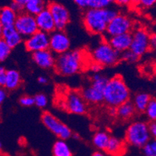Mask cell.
<instances>
[{"label": "cell", "mask_w": 156, "mask_h": 156, "mask_svg": "<svg viewBox=\"0 0 156 156\" xmlns=\"http://www.w3.org/2000/svg\"><path fill=\"white\" fill-rule=\"evenodd\" d=\"M118 13L112 6L106 9L87 8L83 15V26L91 34L104 35L109 22Z\"/></svg>", "instance_id": "cell-1"}, {"label": "cell", "mask_w": 156, "mask_h": 156, "mask_svg": "<svg viewBox=\"0 0 156 156\" xmlns=\"http://www.w3.org/2000/svg\"><path fill=\"white\" fill-rule=\"evenodd\" d=\"M86 65V55L80 49L69 50L57 55L55 70L62 76H72L83 70Z\"/></svg>", "instance_id": "cell-2"}, {"label": "cell", "mask_w": 156, "mask_h": 156, "mask_svg": "<svg viewBox=\"0 0 156 156\" xmlns=\"http://www.w3.org/2000/svg\"><path fill=\"white\" fill-rule=\"evenodd\" d=\"M130 91L125 81L120 75L107 79L103 92V102L109 107H117L129 101Z\"/></svg>", "instance_id": "cell-3"}, {"label": "cell", "mask_w": 156, "mask_h": 156, "mask_svg": "<svg viewBox=\"0 0 156 156\" xmlns=\"http://www.w3.org/2000/svg\"><path fill=\"white\" fill-rule=\"evenodd\" d=\"M151 139L148 124L144 120H135L130 123L125 133V141L136 147H142Z\"/></svg>", "instance_id": "cell-4"}, {"label": "cell", "mask_w": 156, "mask_h": 156, "mask_svg": "<svg viewBox=\"0 0 156 156\" xmlns=\"http://www.w3.org/2000/svg\"><path fill=\"white\" fill-rule=\"evenodd\" d=\"M107 79V78L100 73L93 74L90 85L85 87L81 92L86 103L93 105L103 103V92Z\"/></svg>", "instance_id": "cell-5"}, {"label": "cell", "mask_w": 156, "mask_h": 156, "mask_svg": "<svg viewBox=\"0 0 156 156\" xmlns=\"http://www.w3.org/2000/svg\"><path fill=\"white\" fill-rule=\"evenodd\" d=\"M91 58L93 62L100 64L103 67H111L120 62V54L106 41H103L92 50Z\"/></svg>", "instance_id": "cell-6"}, {"label": "cell", "mask_w": 156, "mask_h": 156, "mask_svg": "<svg viewBox=\"0 0 156 156\" xmlns=\"http://www.w3.org/2000/svg\"><path fill=\"white\" fill-rule=\"evenodd\" d=\"M41 119L44 127L61 140L66 141L72 137L73 133L70 127L50 112H44Z\"/></svg>", "instance_id": "cell-7"}, {"label": "cell", "mask_w": 156, "mask_h": 156, "mask_svg": "<svg viewBox=\"0 0 156 156\" xmlns=\"http://www.w3.org/2000/svg\"><path fill=\"white\" fill-rule=\"evenodd\" d=\"M132 29V20L126 14L119 12L112 20L109 22L105 34L109 37L127 33H131Z\"/></svg>", "instance_id": "cell-8"}, {"label": "cell", "mask_w": 156, "mask_h": 156, "mask_svg": "<svg viewBox=\"0 0 156 156\" xmlns=\"http://www.w3.org/2000/svg\"><path fill=\"white\" fill-rule=\"evenodd\" d=\"M62 104L64 109L72 114L83 115L88 110L87 103L78 91H69L65 95Z\"/></svg>", "instance_id": "cell-9"}, {"label": "cell", "mask_w": 156, "mask_h": 156, "mask_svg": "<svg viewBox=\"0 0 156 156\" xmlns=\"http://www.w3.org/2000/svg\"><path fill=\"white\" fill-rule=\"evenodd\" d=\"M150 35L145 29L138 28L131 33L132 40L130 49L139 58L147 53L150 48Z\"/></svg>", "instance_id": "cell-10"}, {"label": "cell", "mask_w": 156, "mask_h": 156, "mask_svg": "<svg viewBox=\"0 0 156 156\" xmlns=\"http://www.w3.org/2000/svg\"><path fill=\"white\" fill-rule=\"evenodd\" d=\"M47 9L51 14L55 29L65 30L70 22V13L67 8L59 2H51L47 4Z\"/></svg>", "instance_id": "cell-11"}, {"label": "cell", "mask_w": 156, "mask_h": 156, "mask_svg": "<svg viewBox=\"0 0 156 156\" xmlns=\"http://www.w3.org/2000/svg\"><path fill=\"white\" fill-rule=\"evenodd\" d=\"M14 27L23 38L28 37L38 30L34 16L24 11L18 13Z\"/></svg>", "instance_id": "cell-12"}, {"label": "cell", "mask_w": 156, "mask_h": 156, "mask_svg": "<svg viewBox=\"0 0 156 156\" xmlns=\"http://www.w3.org/2000/svg\"><path fill=\"white\" fill-rule=\"evenodd\" d=\"M71 40L65 30L55 31L49 34V50L55 55H59L70 50Z\"/></svg>", "instance_id": "cell-13"}, {"label": "cell", "mask_w": 156, "mask_h": 156, "mask_svg": "<svg viewBox=\"0 0 156 156\" xmlns=\"http://www.w3.org/2000/svg\"><path fill=\"white\" fill-rule=\"evenodd\" d=\"M24 46L29 52L49 49V34L43 31L37 30L24 40Z\"/></svg>", "instance_id": "cell-14"}, {"label": "cell", "mask_w": 156, "mask_h": 156, "mask_svg": "<svg viewBox=\"0 0 156 156\" xmlns=\"http://www.w3.org/2000/svg\"><path fill=\"white\" fill-rule=\"evenodd\" d=\"M32 60L38 67L42 69H54L56 56L49 49L32 53Z\"/></svg>", "instance_id": "cell-15"}, {"label": "cell", "mask_w": 156, "mask_h": 156, "mask_svg": "<svg viewBox=\"0 0 156 156\" xmlns=\"http://www.w3.org/2000/svg\"><path fill=\"white\" fill-rule=\"evenodd\" d=\"M131 40H132L131 33H127L123 34L109 37L106 38V41L110 44V46L114 50L121 54L130 49Z\"/></svg>", "instance_id": "cell-16"}, {"label": "cell", "mask_w": 156, "mask_h": 156, "mask_svg": "<svg viewBox=\"0 0 156 156\" xmlns=\"http://www.w3.org/2000/svg\"><path fill=\"white\" fill-rule=\"evenodd\" d=\"M35 20L38 30L43 31L50 34L56 30L51 14L47 8L35 16Z\"/></svg>", "instance_id": "cell-17"}, {"label": "cell", "mask_w": 156, "mask_h": 156, "mask_svg": "<svg viewBox=\"0 0 156 156\" xmlns=\"http://www.w3.org/2000/svg\"><path fill=\"white\" fill-rule=\"evenodd\" d=\"M1 38L9 45L11 49L17 48L23 41V37L17 32L14 27L3 28Z\"/></svg>", "instance_id": "cell-18"}, {"label": "cell", "mask_w": 156, "mask_h": 156, "mask_svg": "<svg viewBox=\"0 0 156 156\" xmlns=\"http://www.w3.org/2000/svg\"><path fill=\"white\" fill-rule=\"evenodd\" d=\"M105 151L111 156H122L126 151L124 141L117 137H110Z\"/></svg>", "instance_id": "cell-19"}, {"label": "cell", "mask_w": 156, "mask_h": 156, "mask_svg": "<svg viewBox=\"0 0 156 156\" xmlns=\"http://www.w3.org/2000/svg\"><path fill=\"white\" fill-rule=\"evenodd\" d=\"M22 83V78L20 74L17 70L15 69H9L6 72V77H5V83L3 87L6 90L12 91L20 86Z\"/></svg>", "instance_id": "cell-20"}, {"label": "cell", "mask_w": 156, "mask_h": 156, "mask_svg": "<svg viewBox=\"0 0 156 156\" xmlns=\"http://www.w3.org/2000/svg\"><path fill=\"white\" fill-rule=\"evenodd\" d=\"M135 113V108L132 102L130 100L116 107V117L122 120H129L132 119Z\"/></svg>", "instance_id": "cell-21"}, {"label": "cell", "mask_w": 156, "mask_h": 156, "mask_svg": "<svg viewBox=\"0 0 156 156\" xmlns=\"http://www.w3.org/2000/svg\"><path fill=\"white\" fill-rule=\"evenodd\" d=\"M18 13L12 10L9 6L1 7L0 9V22L2 27H14V23L17 17Z\"/></svg>", "instance_id": "cell-22"}, {"label": "cell", "mask_w": 156, "mask_h": 156, "mask_svg": "<svg viewBox=\"0 0 156 156\" xmlns=\"http://www.w3.org/2000/svg\"><path fill=\"white\" fill-rule=\"evenodd\" d=\"M151 99H152V97L151 96V95L147 93H144V92L136 94L134 96L132 103L134 108H135L136 112L144 113V110H145L147 104L149 103Z\"/></svg>", "instance_id": "cell-23"}, {"label": "cell", "mask_w": 156, "mask_h": 156, "mask_svg": "<svg viewBox=\"0 0 156 156\" xmlns=\"http://www.w3.org/2000/svg\"><path fill=\"white\" fill-rule=\"evenodd\" d=\"M110 134L106 131H97L93 137V144L100 151H105L110 140Z\"/></svg>", "instance_id": "cell-24"}, {"label": "cell", "mask_w": 156, "mask_h": 156, "mask_svg": "<svg viewBox=\"0 0 156 156\" xmlns=\"http://www.w3.org/2000/svg\"><path fill=\"white\" fill-rule=\"evenodd\" d=\"M52 153L54 156H73L69 144L61 139L55 142L52 147Z\"/></svg>", "instance_id": "cell-25"}, {"label": "cell", "mask_w": 156, "mask_h": 156, "mask_svg": "<svg viewBox=\"0 0 156 156\" xmlns=\"http://www.w3.org/2000/svg\"><path fill=\"white\" fill-rule=\"evenodd\" d=\"M45 8H47V4L44 0H29L24 6L23 11L35 16Z\"/></svg>", "instance_id": "cell-26"}, {"label": "cell", "mask_w": 156, "mask_h": 156, "mask_svg": "<svg viewBox=\"0 0 156 156\" xmlns=\"http://www.w3.org/2000/svg\"><path fill=\"white\" fill-rule=\"evenodd\" d=\"M113 3V0H89V7L93 9H106Z\"/></svg>", "instance_id": "cell-27"}, {"label": "cell", "mask_w": 156, "mask_h": 156, "mask_svg": "<svg viewBox=\"0 0 156 156\" xmlns=\"http://www.w3.org/2000/svg\"><path fill=\"white\" fill-rule=\"evenodd\" d=\"M147 119L150 121H155L156 120V101L154 99H151L149 103L147 104L145 110H144Z\"/></svg>", "instance_id": "cell-28"}, {"label": "cell", "mask_w": 156, "mask_h": 156, "mask_svg": "<svg viewBox=\"0 0 156 156\" xmlns=\"http://www.w3.org/2000/svg\"><path fill=\"white\" fill-rule=\"evenodd\" d=\"M143 153L145 156H156L155 139L151 138L142 147Z\"/></svg>", "instance_id": "cell-29"}, {"label": "cell", "mask_w": 156, "mask_h": 156, "mask_svg": "<svg viewBox=\"0 0 156 156\" xmlns=\"http://www.w3.org/2000/svg\"><path fill=\"white\" fill-rule=\"evenodd\" d=\"M11 49L2 38H0V62H3L6 60L11 54Z\"/></svg>", "instance_id": "cell-30"}, {"label": "cell", "mask_w": 156, "mask_h": 156, "mask_svg": "<svg viewBox=\"0 0 156 156\" xmlns=\"http://www.w3.org/2000/svg\"><path fill=\"white\" fill-rule=\"evenodd\" d=\"M34 105L38 108L44 109L48 105V98L44 93H38L34 96Z\"/></svg>", "instance_id": "cell-31"}, {"label": "cell", "mask_w": 156, "mask_h": 156, "mask_svg": "<svg viewBox=\"0 0 156 156\" xmlns=\"http://www.w3.org/2000/svg\"><path fill=\"white\" fill-rule=\"evenodd\" d=\"M138 56L133 53L130 50H127L126 51L120 54V60H123L124 62H127L128 63H134L139 60Z\"/></svg>", "instance_id": "cell-32"}, {"label": "cell", "mask_w": 156, "mask_h": 156, "mask_svg": "<svg viewBox=\"0 0 156 156\" xmlns=\"http://www.w3.org/2000/svg\"><path fill=\"white\" fill-rule=\"evenodd\" d=\"M156 3V0H134L133 4L138 5L142 9H150L152 8ZM132 4V5H133Z\"/></svg>", "instance_id": "cell-33"}, {"label": "cell", "mask_w": 156, "mask_h": 156, "mask_svg": "<svg viewBox=\"0 0 156 156\" xmlns=\"http://www.w3.org/2000/svg\"><path fill=\"white\" fill-rule=\"evenodd\" d=\"M19 103L21 106H25V107H30L34 105V96H23L20 98Z\"/></svg>", "instance_id": "cell-34"}, {"label": "cell", "mask_w": 156, "mask_h": 156, "mask_svg": "<svg viewBox=\"0 0 156 156\" xmlns=\"http://www.w3.org/2000/svg\"><path fill=\"white\" fill-rule=\"evenodd\" d=\"M89 70H90V72H92L93 74H95V73H100V72H102V70H103V67L100 65V64L97 63V62H93V61L91 63L89 64Z\"/></svg>", "instance_id": "cell-35"}, {"label": "cell", "mask_w": 156, "mask_h": 156, "mask_svg": "<svg viewBox=\"0 0 156 156\" xmlns=\"http://www.w3.org/2000/svg\"><path fill=\"white\" fill-rule=\"evenodd\" d=\"M133 1L134 0H113V3L119 5V6L126 7L132 5Z\"/></svg>", "instance_id": "cell-36"}, {"label": "cell", "mask_w": 156, "mask_h": 156, "mask_svg": "<svg viewBox=\"0 0 156 156\" xmlns=\"http://www.w3.org/2000/svg\"><path fill=\"white\" fill-rule=\"evenodd\" d=\"M148 130L151 134V137H156V122L155 121H150L148 123Z\"/></svg>", "instance_id": "cell-37"}, {"label": "cell", "mask_w": 156, "mask_h": 156, "mask_svg": "<svg viewBox=\"0 0 156 156\" xmlns=\"http://www.w3.org/2000/svg\"><path fill=\"white\" fill-rule=\"evenodd\" d=\"M7 70L2 66H0V86H3L6 77Z\"/></svg>", "instance_id": "cell-38"}, {"label": "cell", "mask_w": 156, "mask_h": 156, "mask_svg": "<svg viewBox=\"0 0 156 156\" xmlns=\"http://www.w3.org/2000/svg\"><path fill=\"white\" fill-rule=\"evenodd\" d=\"M74 2L81 9H87L89 7V0H73Z\"/></svg>", "instance_id": "cell-39"}, {"label": "cell", "mask_w": 156, "mask_h": 156, "mask_svg": "<svg viewBox=\"0 0 156 156\" xmlns=\"http://www.w3.org/2000/svg\"><path fill=\"white\" fill-rule=\"evenodd\" d=\"M7 97L6 89L3 86H0V105H2L4 103Z\"/></svg>", "instance_id": "cell-40"}, {"label": "cell", "mask_w": 156, "mask_h": 156, "mask_svg": "<svg viewBox=\"0 0 156 156\" xmlns=\"http://www.w3.org/2000/svg\"><path fill=\"white\" fill-rule=\"evenodd\" d=\"M9 7H10L12 10L15 11L16 13H20V12H21L23 11V7L20 6V5H18V4L15 3V2H12L11 5H9Z\"/></svg>", "instance_id": "cell-41"}, {"label": "cell", "mask_w": 156, "mask_h": 156, "mask_svg": "<svg viewBox=\"0 0 156 156\" xmlns=\"http://www.w3.org/2000/svg\"><path fill=\"white\" fill-rule=\"evenodd\" d=\"M150 48L153 49L156 47V37L154 34L150 35Z\"/></svg>", "instance_id": "cell-42"}, {"label": "cell", "mask_w": 156, "mask_h": 156, "mask_svg": "<svg viewBox=\"0 0 156 156\" xmlns=\"http://www.w3.org/2000/svg\"><path fill=\"white\" fill-rule=\"evenodd\" d=\"M37 82L41 85H46L48 83V79L46 76H41L37 78Z\"/></svg>", "instance_id": "cell-43"}, {"label": "cell", "mask_w": 156, "mask_h": 156, "mask_svg": "<svg viewBox=\"0 0 156 156\" xmlns=\"http://www.w3.org/2000/svg\"><path fill=\"white\" fill-rule=\"evenodd\" d=\"M28 1H29V0H12V2H15V3H16V4H18V5H20V6L23 7V9H24V6H25V5H26V4L28 2Z\"/></svg>", "instance_id": "cell-44"}, {"label": "cell", "mask_w": 156, "mask_h": 156, "mask_svg": "<svg viewBox=\"0 0 156 156\" xmlns=\"http://www.w3.org/2000/svg\"><path fill=\"white\" fill-rule=\"evenodd\" d=\"M91 156H106V154L103 151H97L93 153Z\"/></svg>", "instance_id": "cell-45"}, {"label": "cell", "mask_w": 156, "mask_h": 156, "mask_svg": "<svg viewBox=\"0 0 156 156\" xmlns=\"http://www.w3.org/2000/svg\"><path fill=\"white\" fill-rule=\"evenodd\" d=\"M109 108H110L109 113H110V116L116 117V107H109Z\"/></svg>", "instance_id": "cell-46"}, {"label": "cell", "mask_w": 156, "mask_h": 156, "mask_svg": "<svg viewBox=\"0 0 156 156\" xmlns=\"http://www.w3.org/2000/svg\"><path fill=\"white\" fill-rule=\"evenodd\" d=\"M2 30H3V27H2V23H1V22H0V38H1V37H2Z\"/></svg>", "instance_id": "cell-47"}, {"label": "cell", "mask_w": 156, "mask_h": 156, "mask_svg": "<svg viewBox=\"0 0 156 156\" xmlns=\"http://www.w3.org/2000/svg\"><path fill=\"white\" fill-rule=\"evenodd\" d=\"M72 137H73V138H75V139H79V134H72Z\"/></svg>", "instance_id": "cell-48"}, {"label": "cell", "mask_w": 156, "mask_h": 156, "mask_svg": "<svg viewBox=\"0 0 156 156\" xmlns=\"http://www.w3.org/2000/svg\"><path fill=\"white\" fill-rule=\"evenodd\" d=\"M2 150V143L0 142V151Z\"/></svg>", "instance_id": "cell-49"}, {"label": "cell", "mask_w": 156, "mask_h": 156, "mask_svg": "<svg viewBox=\"0 0 156 156\" xmlns=\"http://www.w3.org/2000/svg\"><path fill=\"white\" fill-rule=\"evenodd\" d=\"M0 9H1V7H0Z\"/></svg>", "instance_id": "cell-50"}]
</instances>
